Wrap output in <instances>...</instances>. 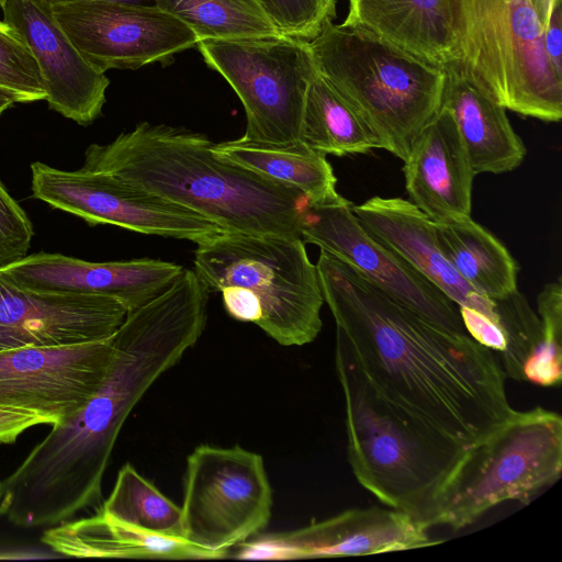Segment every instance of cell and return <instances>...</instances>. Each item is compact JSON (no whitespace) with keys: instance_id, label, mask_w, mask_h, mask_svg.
Listing matches in <instances>:
<instances>
[{"instance_id":"6da1fadb","label":"cell","mask_w":562,"mask_h":562,"mask_svg":"<svg viewBox=\"0 0 562 562\" xmlns=\"http://www.w3.org/2000/svg\"><path fill=\"white\" fill-rule=\"evenodd\" d=\"M209 291L183 269L160 294L127 312L112 336L100 387L2 482V510L24 529L50 528L95 507L117 436L148 389L193 347L206 324Z\"/></svg>"},{"instance_id":"7a4b0ae2","label":"cell","mask_w":562,"mask_h":562,"mask_svg":"<svg viewBox=\"0 0 562 562\" xmlns=\"http://www.w3.org/2000/svg\"><path fill=\"white\" fill-rule=\"evenodd\" d=\"M316 269L336 340L386 402L467 447L514 411L490 349L427 321L324 250Z\"/></svg>"},{"instance_id":"3957f363","label":"cell","mask_w":562,"mask_h":562,"mask_svg":"<svg viewBox=\"0 0 562 562\" xmlns=\"http://www.w3.org/2000/svg\"><path fill=\"white\" fill-rule=\"evenodd\" d=\"M212 145L200 133L140 122L108 144H91L81 168L186 207L226 233L301 238L308 198L218 157Z\"/></svg>"},{"instance_id":"277c9868","label":"cell","mask_w":562,"mask_h":562,"mask_svg":"<svg viewBox=\"0 0 562 562\" xmlns=\"http://www.w3.org/2000/svg\"><path fill=\"white\" fill-rule=\"evenodd\" d=\"M348 460L357 481L386 507L426 521L467 447L414 420L370 386L336 340ZM427 529V528H426Z\"/></svg>"},{"instance_id":"5b68a950","label":"cell","mask_w":562,"mask_h":562,"mask_svg":"<svg viewBox=\"0 0 562 562\" xmlns=\"http://www.w3.org/2000/svg\"><path fill=\"white\" fill-rule=\"evenodd\" d=\"M308 43L317 74L405 161L441 108L447 69L351 23L328 20Z\"/></svg>"},{"instance_id":"8992f818","label":"cell","mask_w":562,"mask_h":562,"mask_svg":"<svg viewBox=\"0 0 562 562\" xmlns=\"http://www.w3.org/2000/svg\"><path fill=\"white\" fill-rule=\"evenodd\" d=\"M453 64L494 101L544 122L562 117V77L531 0H442Z\"/></svg>"},{"instance_id":"52a82bcc","label":"cell","mask_w":562,"mask_h":562,"mask_svg":"<svg viewBox=\"0 0 562 562\" xmlns=\"http://www.w3.org/2000/svg\"><path fill=\"white\" fill-rule=\"evenodd\" d=\"M562 473V418L542 407L513 411L470 447L437 496L426 528L460 530L498 504L528 503Z\"/></svg>"},{"instance_id":"ba28073f","label":"cell","mask_w":562,"mask_h":562,"mask_svg":"<svg viewBox=\"0 0 562 562\" xmlns=\"http://www.w3.org/2000/svg\"><path fill=\"white\" fill-rule=\"evenodd\" d=\"M193 263L210 293L245 288L260 308L257 326L278 344L303 346L321 333L325 302L302 238L222 232L198 244Z\"/></svg>"},{"instance_id":"9c48e42d","label":"cell","mask_w":562,"mask_h":562,"mask_svg":"<svg viewBox=\"0 0 562 562\" xmlns=\"http://www.w3.org/2000/svg\"><path fill=\"white\" fill-rule=\"evenodd\" d=\"M196 47L241 101L247 121L244 137L299 142L306 92L316 72L308 41L277 34L203 40Z\"/></svg>"},{"instance_id":"30bf717a","label":"cell","mask_w":562,"mask_h":562,"mask_svg":"<svg viewBox=\"0 0 562 562\" xmlns=\"http://www.w3.org/2000/svg\"><path fill=\"white\" fill-rule=\"evenodd\" d=\"M183 538L217 552L249 540L269 524L272 490L260 454L239 446H198L187 458Z\"/></svg>"},{"instance_id":"8fae6325","label":"cell","mask_w":562,"mask_h":562,"mask_svg":"<svg viewBox=\"0 0 562 562\" xmlns=\"http://www.w3.org/2000/svg\"><path fill=\"white\" fill-rule=\"evenodd\" d=\"M32 195L90 225H114L136 233L200 244L223 229L199 214L109 175L31 165Z\"/></svg>"},{"instance_id":"7c38bea8","label":"cell","mask_w":562,"mask_h":562,"mask_svg":"<svg viewBox=\"0 0 562 562\" xmlns=\"http://www.w3.org/2000/svg\"><path fill=\"white\" fill-rule=\"evenodd\" d=\"M50 7L75 47L101 72L169 61L199 43L188 25L155 4L71 0Z\"/></svg>"},{"instance_id":"4fadbf2b","label":"cell","mask_w":562,"mask_h":562,"mask_svg":"<svg viewBox=\"0 0 562 562\" xmlns=\"http://www.w3.org/2000/svg\"><path fill=\"white\" fill-rule=\"evenodd\" d=\"M352 206L338 192L310 201L300 226L302 240L346 262L435 325L454 334H467L458 306L411 265L376 241L360 224Z\"/></svg>"},{"instance_id":"5bb4252c","label":"cell","mask_w":562,"mask_h":562,"mask_svg":"<svg viewBox=\"0 0 562 562\" xmlns=\"http://www.w3.org/2000/svg\"><path fill=\"white\" fill-rule=\"evenodd\" d=\"M113 356L112 337L65 346L0 351V408L35 413L61 423L102 384Z\"/></svg>"},{"instance_id":"9a60e30c","label":"cell","mask_w":562,"mask_h":562,"mask_svg":"<svg viewBox=\"0 0 562 562\" xmlns=\"http://www.w3.org/2000/svg\"><path fill=\"white\" fill-rule=\"evenodd\" d=\"M419 521L390 507L352 508L291 531L260 535L239 544L244 560L370 555L436 546Z\"/></svg>"},{"instance_id":"2e32d148","label":"cell","mask_w":562,"mask_h":562,"mask_svg":"<svg viewBox=\"0 0 562 562\" xmlns=\"http://www.w3.org/2000/svg\"><path fill=\"white\" fill-rule=\"evenodd\" d=\"M126 314L113 297L34 291L0 271V351L104 340Z\"/></svg>"},{"instance_id":"e0dca14e","label":"cell","mask_w":562,"mask_h":562,"mask_svg":"<svg viewBox=\"0 0 562 562\" xmlns=\"http://www.w3.org/2000/svg\"><path fill=\"white\" fill-rule=\"evenodd\" d=\"M352 211L376 241L411 265L458 306L465 330L490 319L505 331L499 302L479 294L457 272L437 243L435 222L409 200L373 196L353 205Z\"/></svg>"},{"instance_id":"ac0fdd59","label":"cell","mask_w":562,"mask_h":562,"mask_svg":"<svg viewBox=\"0 0 562 562\" xmlns=\"http://www.w3.org/2000/svg\"><path fill=\"white\" fill-rule=\"evenodd\" d=\"M3 21L27 44L49 109L80 125L97 120L110 80L75 47L45 0H7Z\"/></svg>"},{"instance_id":"d6986e66","label":"cell","mask_w":562,"mask_h":562,"mask_svg":"<svg viewBox=\"0 0 562 562\" xmlns=\"http://www.w3.org/2000/svg\"><path fill=\"white\" fill-rule=\"evenodd\" d=\"M180 265L159 259L90 262L60 255H25L1 267L15 283L34 291L113 297L127 312L165 291L182 272Z\"/></svg>"},{"instance_id":"ffe728a7","label":"cell","mask_w":562,"mask_h":562,"mask_svg":"<svg viewBox=\"0 0 562 562\" xmlns=\"http://www.w3.org/2000/svg\"><path fill=\"white\" fill-rule=\"evenodd\" d=\"M409 201L436 223L470 217L474 172L445 109L422 130L403 167Z\"/></svg>"},{"instance_id":"44dd1931","label":"cell","mask_w":562,"mask_h":562,"mask_svg":"<svg viewBox=\"0 0 562 562\" xmlns=\"http://www.w3.org/2000/svg\"><path fill=\"white\" fill-rule=\"evenodd\" d=\"M441 108L451 115L474 175L513 171L524 160L526 147L506 115V109L452 66Z\"/></svg>"},{"instance_id":"7402d4cb","label":"cell","mask_w":562,"mask_h":562,"mask_svg":"<svg viewBox=\"0 0 562 562\" xmlns=\"http://www.w3.org/2000/svg\"><path fill=\"white\" fill-rule=\"evenodd\" d=\"M42 541L54 551L76 558L204 560L227 552L206 550L183 538L150 532L113 519L100 510L44 531Z\"/></svg>"},{"instance_id":"603a6c76","label":"cell","mask_w":562,"mask_h":562,"mask_svg":"<svg viewBox=\"0 0 562 562\" xmlns=\"http://www.w3.org/2000/svg\"><path fill=\"white\" fill-rule=\"evenodd\" d=\"M345 23L357 24L441 67L453 64L442 0H348Z\"/></svg>"},{"instance_id":"cb8c5ba5","label":"cell","mask_w":562,"mask_h":562,"mask_svg":"<svg viewBox=\"0 0 562 562\" xmlns=\"http://www.w3.org/2000/svg\"><path fill=\"white\" fill-rule=\"evenodd\" d=\"M435 227L442 254L479 294L501 301L518 291L517 262L506 247L471 216L435 222Z\"/></svg>"},{"instance_id":"d4e9b609","label":"cell","mask_w":562,"mask_h":562,"mask_svg":"<svg viewBox=\"0 0 562 562\" xmlns=\"http://www.w3.org/2000/svg\"><path fill=\"white\" fill-rule=\"evenodd\" d=\"M213 151L226 160L302 191L311 202L337 192V178L326 155L303 143H265L244 136L213 143Z\"/></svg>"},{"instance_id":"484cf974","label":"cell","mask_w":562,"mask_h":562,"mask_svg":"<svg viewBox=\"0 0 562 562\" xmlns=\"http://www.w3.org/2000/svg\"><path fill=\"white\" fill-rule=\"evenodd\" d=\"M299 140L324 155L383 149L374 132L317 71L306 92Z\"/></svg>"},{"instance_id":"4316f807","label":"cell","mask_w":562,"mask_h":562,"mask_svg":"<svg viewBox=\"0 0 562 562\" xmlns=\"http://www.w3.org/2000/svg\"><path fill=\"white\" fill-rule=\"evenodd\" d=\"M188 25L200 41L280 34L258 0H150Z\"/></svg>"},{"instance_id":"83f0119b","label":"cell","mask_w":562,"mask_h":562,"mask_svg":"<svg viewBox=\"0 0 562 562\" xmlns=\"http://www.w3.org/2000/svg\"><path fill=\"white\" fill-rule=\"evenodd\" d=\"M99 510L150 532L183 538L181 508L131 463L120 469L113 490Z\"/></svg>"},{"instance_id":"f1b7e54d","label":"cell","mask_w":562,"mask_h":562,"mask_svg":"<svg viewBox=\"0 0 562 562\" xmlns=\"http://www.w3.org/2000/svg\"><path fill=\"white\" fill-rule=\"evenodd\" d=\"M542 328V342L527 359L524 381L539 386H559L562 378V284L561 280L544 285L537 299Z\"/></svg>"},{"instance_id":"f546056e","label":"cell","mask_w":562,"mask_h":562,"mask_svg":"<svg viewBox=\"0 0 562 562\" xmlns=\"http://www.w3.org/2000/svg\"><path fill=\"white\" fill-rule=\"evenodd\" d=\"M0 86L22 95L24 102L45 100L35 58L22 36L0 21Z\"/></svg>"},{"instance_id":"4dcf8cb0","label":"cell","mask_w":562,"mask_h":562,"mask_svg":"<svg viewBox=\"0 0 562 562\" xmlns=\"http://www.w3.org/2000/svg\"><path fill=\"white\" fill-rule=\"evenodd\" d=\"M280 34L311 41L336 16L337 0H258Z\"/></svg>"},{"instance_id":"1f68e13d","label":"cell","mask_w":562,"mask_h":562,"mask_svg":"<svg viewBox=\"0 0 562 562\" xmlns=\"http://www.w3.org/2000/svg\"><path fill=\"white\" fill-rule=\"evenodd\" d=\"M33 236L31 220L0 180V268L24 257Z\"/></svg>"},{"instance_id":"d6a6232c","label":"cell","mask_w":562,"mask_h":562,"mask_svg":"<svg viewBox=\"0 0 562 562\" xmlns=\"http://www.w3.org/2000/svg\"><path fill=\"white\" fill-rule=\"evenodd\" d=\"M43 424L53 425V422L35 413L0 408V443H12L26 429Z\"/></svg>"},{"instance_id":"836d02e7","label":"cell","mask_w":562,"mask_h":562,"mask_svg":"<svg viewBox=\"0 0 562 562\" xmlns=\"http://www.w3.org/2000/svg\"><path fill=\"white\" fill-rule=\"evenodd\" d=\"M543 46L555 72L562 77V12L554 10L543 24Z\"/></svg>"},{"instance_id":"e575fe53","label":"cell","mask_w":562,"mask_h":562,"mask_svg":"<svg viewBox=\"0 0 562 562\" xmlns=\"http://www.w3.org/2000/svg\"><path fill=\"white\" fill-rule=\"evenodd\" d=\"M14 103H25L22 95L15 91L0 86V116L11 108Z\"/></svg>"},{"instance_id":"d590c367","label":"cell","mask_w":562,"mask_h":562,"mask_svg":"<svg viewBox=\"0 0 562 562\" xmlns=\"http://www.w3.org/2000/svg\"><path fill=\"white\" fill-rule=\"evenodd\" d=\"M539 18L544 24L549 15L558 8H561V0H531Z\"/></svg>"},{"instance_id":"8d00e7d4","label":"cell","mask_w":562,"mask_h":562,"mask_svg":"<svg viewBox=\"0 0 562 562\" xmlns=\"http://www.w3.org/2000/svg\"><path fill=\"white\" fill-rule=\"evenodd\" d=\"M60 1H71V0H50L49 3L60 2ZM104 1H113V2H124V3H136V4H147L144 0H104Z\"/></svg>"},{"instance_id":"74e56055","label":"cell","mask_w":562,"mask_h":562,"mask_svg":"<svg viewBox=\"0 0 562 562\" xmlns=\"http://www.w3.org/2000/svg\"><path fill=\"white\" fill-rule=\"evenodd\" d=\"M0 515H3L2 510V482L0 481Z\"/></svg>"},{"instance_id":"f35d334b","label":"cell","mask_w":562,"mask_h":562,"mask_svg":"<svg viewBox=\"0 0 562 562\" xmlns=\"http://www.w3.org/2000/svg\"><path fill=\"white\" fill-rule=\"evenodd\" d=\"M7 0H0V9L2 10L5 5Z\"/></svg>"},{"instance_id":"ab89813d","label":"cell","mask_w":562,"mask_h":562,"mask_svg":"<svg viewBox=\"0 0 562 562\" xmlns=\"http://www.w3.org/2000/svg\"><path fill=\"white\" fill-rule=\"evenodd\" d=\"M45 1H47L49 3L50 0H45Z\"/></svg>"}]
</instances>
